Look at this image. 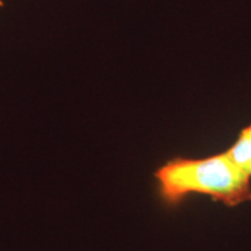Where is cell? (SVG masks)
<instances>
[{
  "mask_svg": "<svg viewBox=\"0 0 251 251\" xmlns=\"http://www.w3.org/2000/svg\"><path fill=\"white\" fill-rule=\"evenodd\" d=\"M4 5V2H2V0H0V6H2Z\"/></svg>",
  "mask_w": 251,
  "mask_h": 251,
  "instance_id": "cell-3",
  "label": "cell"
},
{
  "mask_svg": "<svg viewBox=\"0 0 251 251\" xmlns=\"http://www.w3.org/2000/svg\"><path fill=\"white\" fill-rule=\"evenodd\" d=\"M153 177L157 196L166 208H177L194 194L230 208L251 201V178L226 151L200 158L172 157L157 168Z\"/></svg>",
  "mask_w": 251,
  "mask_h": 251,
  "instance_id": "cell-1",
  "label": "cell"
},
{
  "mask_svg": "<svg viewBox=\"0 0 251 251\" xmlns=\"http://www.w3.org/2000/svg\"><path fill=\"white\" fill-rule=\"evenodd\" d=\"M226 152L235 165L251 178V124L240 130L236 140Z\"/></svg>",
  "mask_w": 251,
  "mask_h": 251,
  "instance_id": "cell-2",
  "label": "cell"
}]
</instances>
